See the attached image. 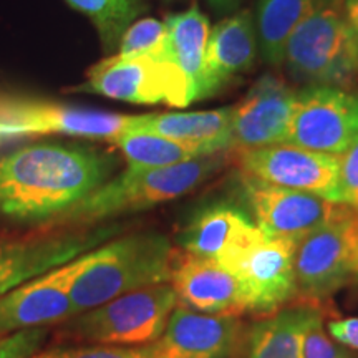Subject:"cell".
Returning <instances> with one entry per match:
<instances>
[{"mask_svg": "<svg viewBox=\"0 0 358 358\" xmlns=\"http://www.w3.org/2000/svg\"><path fill=\"white\" fill-rule=\"evenodd\" d=\"M116 168L108 151L34 143L0 158V217L42 222L65 216L105 185Z\"/></svg>", "mask_w": 358, "mask_h": 358, "instance_id": "6da1fadb", "label": "cell"}, {"mask_svg": "<svg viewBox=\"0 0 358 358\" xmlns=\"http://www.w3.org/2000/svg\"><path fill=\"white\" fill-rule=\"evenodd\" d=\"M171 243L156 232H140L106 241L75 259L70 299L77 313L133 290L171 282Z\"/></svg>", "mask_w": 358, "mask_h": 358, "instance_id": "7a4b0ae2", "label": "cell"}, {"mask_svg": "<svg viewBox=\"0 0 358 358\" xmlns=\"http://www.w3.org/2000/svg\"><path fill=\"white\" fill-rule=\"evenodd\" d=\"M226 158V153H219L146 171L124 169L120 176L108 179L93 191L64 217L87 224L168 203L198 187L204 179L221 169Z\"/></svg>", "mask_w": 358, "mask_h": 358, "instance_id": "3957f363", "label": "cell"}, {"mask_svg": "<svg viewBox=\"0 0 358 358\" xmlns=\"http://www.w3.org/2000/svg\"><path fill=\"white\" fill-rule=\"evenodd\" d=\"M345 0H319L285 47L289 73L307 87H352L358 55L345 19Z\"/></svg>", "mask_w": 358, "mask_h": 358, "instance_id": "277c9868", "label": "cell"}, {"mask_svg": "<svg viewBox=\"0 0 358 358\" xmlns=\"http://www.w3.org/2000/svg\"><path fill=\"white\" fill-rule=\"evenodd\" d=\"M176 306V290L169 282L150 285L80 312L66 330L98 345H148L163 335Z\"/></svg>", "mask_w": 358, "mask_h": 358, "instance_id": "5b68a950", "label": "cell"}, {"mask_svg": "<svg viewBox=\"0 0 358 358\" xmlns=\"http://www.w3.org/2000/svg\"><path fill=\"white\" fill-rule=\"evenodd\" d=\"M297 294L322 301L358 284V209L327 222L299 244Z\"/></svg>", "mask_w": 358, "mask_h": 358, "instance_id": "8992f818", "label": "cell"}, {"mask_svg": "<svg viewBox=\"0 0 358 358\" xmlns=\"http://www.w3.org/2000/svg\"><path fill=\"white\" fill-rule=\"evenodd\" d=\"M80 90L136 105L182 106L196 101L189 80L171 62L150 57L105 58L88 70Z\"/></svg>", "mask_w": 358, "mask_h": 358, "instance_id": "52a82bcc", "label": "cell"}, {"mask_svg": "<svg viewBox=\"0 0 358 358\" xmlns=\"http://www.w3.org/2000/svg\"><path fill=\"white\" fill-rule=\"evenodd\" d=\"M299 244L264 234L259 227L219 264L243 282L250 312L271 315L297 294L295 256Z\"/></svg>", "mask_w": 358, "mask_h": 358, "instance_id": "ba28073f", "label": "cell"}, {"mask_svg": "<svg viewBox=\"0 0 358 358\" xmlns=\"http://www.w3.org/2000/svg\"><path fill=\"white\" fill-rule=\"evenodd\" d=\"M243 189L254 222L264 234L295 244L350 209L310 192L268 185L249 174H243Z\"/></svg>", "mask_w": 358, "mask_h": 358, "instance_id": "9c48e42d", "label": "cell"}, {"mask_svg": "<svg viewBox=\"0 0 358 358\" xmlns=\"http://www.w3.org/2000/svg\"><path fill=\"white\" fill-rule=\"evenodd\" d=\"M357 138V92L338 87H307L299 92L285 145L343 155Z\"/></svg>", "mask_w": 358, "mask_h": 358, "instance_id": "30bf717a", "label": "cell"}, {"mask_svg": "<svg viewBox=\"0 0 358 358\" xmlns=\"http://www.w3.org/2000/svg\"><path fill=\"white\" fill-rule=\"evenodd\" d=\"M138 116L83 110L52 103H8L0 106V141L29 134L60 133L115 143L133 131Z\"/></svg>", "mask_w": 358, "mask_h": 358, "instance_id": "8fae6325", "label": "cell"}, {"mask_svg": "<svg viewBox=\"0 0 358 358\" xmlns=\"http://www.w3.org/2000/svg\"><path fill=\"white\" fill-rule=\"evenodd\" d=\"M239 163L244 174L268 185L340 203V155L274 145L241 151Z\"/></svg>", "mask_w": 358, "mask_h": 358, "instance_id": "7c38bea8", "label": "cell"}, {"mask_svg": "<svg viewBox=\"0 0 358 358\" xmlns=\"http://www.w3.org/2000/svg\"><path fill=\"white\" fill-rule=\"evenodd\" d=\"M120 231V226H101L30 239H0V295L75 261Z\"/></svg>", "mask_w": 358, "mask_h": 358, "instance_id": "4fadbf2b", "label": "cell"}, {"mask_svg": "<svg viewBox=\"0 0 358 358\" xmlns=\"http://www.w3.org/2000/svg\"><path fill=\"white\" fill-rule=\"evenodd\" d=\"M299 92L282 78L266 75L254 83L234 106L232 143L234 148L256 150L285 145L290 123L297 108Z\"/></svg>", "mask_w": 358, "mask_h": 358, "instance_id": "5bb4252c", "label": "cell"}, {"mask_svg": "<svg viewBox=\"0 0 358 358\" xmlns=\"http://www.w3.org/2000/svg\"><path fill=\"white\" fill-rule=\"evenodd\" d=\"M73 272L71 261L0 295V338L77 315L69 292Z\"/></svg>", "mask_w": 358, "mask_h": 358, "instance_id": "9a60e30c", "label": "cell"}, {"mask_svg": "<svg viewBox=\"0 0 358 358\" xmlns=\"http://www.w3.org/2000/svg\"><path fill=\"white\" fill-rule=\"evenodd\" d=\"M178 303L209 315L239 317L250 312L243 282L213 259L185 254L173 266Z\"/></svg>", "mask_w": 358, "mask_h": 358, "instance_id": "2e32d148", "label": "cell"}, {"mask_svg": "<svg viewBox=\"0 0 358 358\" xmlns=\"http://www.w3.org/2000/svg\"><path fill=\"white\" fill-rule=\"evenodd\" d=\"M237 319L176 306L153 345L166 358H232L243 330Z\"/></svg>", "mask_w": 358, "mask_h": 358, "instance_id": "e0dca14e", "label": "cell"}, {"mask_svg": "<svg viewBox=\"0 0 358 358\" xmlns=\"http://www.w3.org/2000/svg\"><path fill=\"white\" fill-rule=\"evenodd\" d=\"M257 53V32L248 10L224 19L209 32L204 77L199 100L214 95L236 75L252 66Z\"/></svg>", "mask_w": 358, "mask_h": 358, "instance_id": "ac0fdd59", "label": "cell"}, {"mask_svg": "<svg viewBox=\"0 0 358 358\" xmlns=\"http://www.w3.org/2000/svg\"><path fill=\"white\" fill-rule=\"evenodd\" d=\"M232 115L234 106L192 113L141 115L133 131L161 134L194 148L203 156H213L234 148Z\"/></svg>", "mask_w": 358, "mask_h": 358, "instance_id": "d6986e66", "label": "cell"}, {"mask_svg": "<svg viewBox=\"0 0 358 358\" xmlns=\"http://www.w3.org/2000/svg\"><path fill=\"white\" fill-rule=\"evenodd\" d=\"M259 229L248 214L229 204L211 206L199 213L181 237L187 254L219 262Z\"/></svg>", "mask_w": 358, "mask_h": 358, "instance_id": "ffe728a7", "label": "cell"}, {"mask_svg": "<svg viewBox=\"0 0 358 358\" xmlns=\"http://www.w3.org/2000/svg\"><path fill=\"white\" fill-rule=\"evenodd\" d=\"M312 307L285 308L250 327L244 358H306L307 329L319 317Z\"/></svg>", "mask_w": 358, "mask_h": 358, "instance_id": "44dd1931", "label": "cell"}, {"mask_svg": "<svg viewBox=\"0 0 358 358\" xmlns=\"http://www.w3.org/2000/svg\"><path fill=\"white\" fill-rule=\"evenodd\" d=\"M166 58L189 80L194 98L199 100L204 77V58L209 38L208 17L198 6H191L178 15L168 17Z\"/></svg>", "mask_w": 358, "mask_h": 358, "instance_id": "7402d4cb", "label": "cell"}, {"mask_svg": "<svg viewBox=\"0 0 358 358\" xmlns=\"http://www.w3.org/2000/svg\"><path fill=\"white\" fill-rule=\"evenodd\" d=\"M319 0H261L257 7V42L268 64L284 62L285 47L297 27Z\"/></svg>", "mask_w": 358, "mask_h": 358, "instance_id": "603a6c76", "label": "cell"}, {"mask_svg": "<svg viewBox=\"0 0 358 358\" xmlns=\"http://www.w3.org/2000/svg\"><path fill=\"white\" fill-rule=\"evenodd\" d=\"M128 163V171L166 168L196 158H204L194 148L171 138L148 131H128L115 141Z\"/></svg>", "mask_w": 358, "mask_h": 358, "instance_id": "cb8c5ba5", "label": "cell"}, {"mask_svg": "<svg viewBox=\"0 0 358 358\" xmlns=\"http://www.w3.org/2000/svg\"><path fill=\"white\" fill-rule=\"evenodd\" d=\"M66 3L93 22L105 48L118 47L124 32L148 7V0H66Z\"/></svg>", "mask_w": 358, "mask_h": 358, "instance_id": "d4e9b609", "label": "cell"}, {"mask_svg": "<svg viewBox=\"0 0 358 358\" xmlns=\"http://www.w3.org/2000/svg\"><path fill=\"white\" fill-rule=\"evenodd\" d=\"M168 48V29L164 22L156 19H143L134 22L124 32L116 55L124 58L150 57L155 60H164Z\"/></svg>", "mask_w": 358, "mask_h": 358, "instance_id": "484cf974", "label": "cell"}, {"mask_svg": "<svg viewBox=\"0 0 358 358\" xmlns=\"http://www.w3.org/2000/svg\"><path fill=\"white\" fill-rule=\"evenodd\" d=\"M29 358H166L153 343L140 347L92 345V347H53Z\"/></svg>", "mask_w": 358, "mask_h": 358, "instance_id": "4316f807", "label": "cell"}, {"mask_svg": "<svg viewBox=\"0 0 358 358\" xmlns=\"http://www.w3.org/2000/svg\"><path fill=\"white\" fill-rule=\"evenodd\" d=\"M303 352L306 358H357L347 347L329 337L322 325V315L317 317L307 329Z\"/></svg>", "mask_w": 358, "mask_h": 358, "instance_id": "83f0119b", "label": "cell"}, {"mask_svg": "<svg viewBox=\"0 0 358 358\" xmlns=\"http://www.w3.org/2000/svg\"><path fill=\"white\" fill-rule=\"evenodd\" d=\"M340 203L358 209V138L340 155Z\"/></svg>", "mask_w": 358, "mask_h": 358, "instance_id": "f1b7e54d", "label": "cell"}, {"mask_svg": "<svg viewBox=\"0 0 358 358\" xmlns=\"http://www.w3.org/2000/svg\"><path fill=\"white\" fill-rule=\"evenodd\" d=\"M327 329H329V334L332 335L335 342L342 343L347 348L358 350V317L334 320L330 322Z\"/></svg>", "mask_w": 358, "mask_h": 358, "instance_id": "f546056e", "label": "cell"}, {"mask_svg": "<svg viewBox=\"0 0 358 358\" xmlns=\"http://www.w3.org/2000/svg\"><path fill=\"white\" fill-rule=\"evenodd\" d=\"M343 10H345V19L348 24V29H350L353 43H355V50L358 55V0H345Z\"/></svg>", "mask_w": 358, "mask_h": 358, "instance_id": "4dcf8cb0", "label": "cell"}, {"mask_svg": "<svg viewBox=\"0 0 358 358\" xmlns=\"http://www.w3.org/2000/svg\"><path fill=\"white\" fill-rule=\"evenodd\" d=\"M208 2L214 3V6H227V3L232 2V0H208Z\"/></svg>", "mask_w": 358, "mask_h": 358, "instance_id": "1f68e13d", "label": "cell"}]
</instances>
